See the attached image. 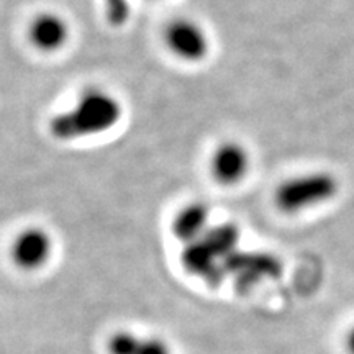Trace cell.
Wrapping results in <instances>:
<instances>
[{
  "mask_svg": "<svg viewBox=\"0 0 354 354\" xmlns=\"http://www.w3.org/2000/svg\"><path fill=\"white\" fill-rule=\"evenodd\" d=\"M135 354H172V349L166 339L159 336H141Z\"/></svg>",
  "mask_w": 354,
  "mask_h": 354,
  "instance_id": "9",
  "label": "cell"
},
{
  "mask_svg": "<svg viewBox=\"0 0 354 354\" xmlns=\"http://www.w3.org/2000/svg\"><path fill=\"white\" fill-rule=\"evenodd\" d=\"M128 7L127 0H107V17L115 25H120L128 19Z\"/></svg>",
  "mask_w": 354,
  "mask_h": 354,
  "instance_id": "10",
  "label": "cell"
},
{
  "mask_svg": "<svg viewBox=\"0 0 354 354\" xmlns=\"http://www.w3.org/2000/svg\"><path fill=\"white\" fill-rule=\"evenodd\" d=\"M210 167L212 174L221 185H234L248 174L250 156L240 143L227 141L215 149Z\"/></svg>",
  "mask_w": 354,
  "mask_h": 354,
  "instance_id": "5",
  "label": "cell"
},
{
  "mask_svg": "<svg viewBox=\"0 0 354 354\" xmlns=\"http://www.w3.org/2000/svg\"><path fill=\"white\" fill-rule=\"evenodd\" d=\"M30 43L43 53L61 50L69 39V25L57 13L43 12L32 20L28 28Z\"/></svg>",
  "mask_w": 354,
  "mask_h": 354,
  "instance_id": "6",
  "label": "cell"
},
{
  "mask_svg": "<svg viewBox=\"0 0 354 354\" xmlns=\"http://www.w3.org/2000/svg\"><path fill=\"white\" fill-rule=\"evenodd\" d=\"M165 43L172 55L187 63H198L210 50L205 30L189 19L171 21L165 32Z\"/></svg>",
  "mask_w": 354,
  "mask_h": 354,
  "instance_id": "3",
  "label": "cell"
},
{
  "mask_svg": "<svg viewBox=\"0 0 354 354\" xmlns=\"http://www.w3.org/2000/svg\"><path fill=\"white\" fill-rule=\"evenodd\" d=\"M210 212L201 202H194L180 209L179 214L176 215L172 230L179 240L183 241H196L202 238L205 233L207 223H209Z\"/></svg>",
  "mask_w": 354,
  "mask_h": 354,
  "instance_id": "7",
  "label": "cell"
},
{
  "mask_svg": "<svg viewBox=\"0 0 354 354\" xmlns=\"http://www.w3.org/2000/svg\"><path fill=\"white\" fill-rule=\"evenodd\" d=\"M343 348L346 354H354V323L346 330V333H344Z\"/></svg>",
  "mask_w": 354,
  "mask_h": 354,
  "instance_id": "11",
  "label": "cell"
},
{
  "mask_svg": "<svg viewBox=\"0 0 354 354\" xmlns=\"http://www.w3.org/2000/svg\"><path fill=\"white\" fill-rule=\"evenodd\" d=\"M338 180L330 172H312L284 180L276 190V205L286 214H297L335 197Z\"/></svg>",
  "mask_w": 354,
  "mask_h": 354,
  "instance_id": "2",
  "label": "cell"
},
{
  "mask_svg": "<svg viewBox=\"0 0 354 354\" xmlns=\"http://www.w3.org/2000/svg\"><path fill=\"white\" fill-rule=\"evenodd\" d=\"M140 335L128 330L115 331L109 338L107 351L109 354H135L138 348Z\"/></svg>",
  "mask_w": 354,
  "mask_h": 354,
  "instance_id": "8",
  "label": "cell"
},
{
  "mask_svg": "<svg viewBox=\"0 0 354 354\" xmlns=\"http://www.w3.org/2000/svg\"><path fill=\"white\" fill-rule=\"evenodd\" d=\"M122 104L100 87H91L79 97L74 109L51 120V135L57 140H76L109 131L120 122Z\"/></svg>",
  "mask_w": 354,
  "mask_h": 354,
  "instance_id": "1",
  "label": "cell"
},
{
  "mask_svg": "<svg viewBox=\"0 0 354 354\" xmlns=\"http://www.w3.org/2000/svg\"><path fill=\"white\" fill-rule=\"evenodd\" d=\"M12 261L24 271H38L53 254V240L44 228L28 227L17 234L10 246Z\"/></svg>",
  "mask_w": 354,
  "mask_h": 354,
  "instance_id": "4",
  "label": "cell"
}]
</instances>
